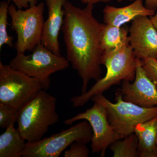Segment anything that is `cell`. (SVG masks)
I'll return each mask as SVG.
<instances>
[{
	"mask_svg": "<svg viewBox=\"0 0 157 157\" xmlns=\"http://www.w3.org/2000/svg\"><path fill=\"white\" fill-rule=\"evenodd\" d=\"M13 2L18 9H28L31 6L36 5L38 0H9Z\"/></svg>",
	"mask_w": 157,
	"mask_h": 157,
	"instance_id": "obj_22",
	"label": "cell"
},
{
	"mask_svg": "<svg viewBox=\"0 0 157 157\" xmlns=\"http://www.w3.org/2000/svg\"><path fill=\"white\" fill-rule=\"evenodd\" d=\"M129 44L137 58L157 59V31L148 16L132 21L129 29Z\"/></svg>",
	"mask_w": 157,
	"mask_h": 157,
	"instance_id": "obj_11",
	"label": "cell"
},
{
	"mask_svg": "<svg viewBox=\"0 0 157 157\" xmlns=\"http://www.w3.org/2000/svg\"><path fill=\"white\" fill-rule=\"evenodd\" d=\"M25 141L14 124L7 127L6 132L0 135V157H21Z\"/></svg>",
	"mask_w": 157,
	"mask_h": 157,
	"instance_id": "obj_15",
	"label": "cell"
},
{
	"mask_svg": "<svg viewBox=\"0 0 157 157\" xmlns=\"http://www.w3.org/2000/svg\"><path fill=\"white\" fill-rule=\"evenodd\" d=\"M42 89L36 78L0 61V103L19 110Z\"/></svg>",
	"mask_w": 157,
	"mask_h": 157,
	"instance_id": "obj_8",
	"label": "cell"
},
{
	"mask_svg": "<svg viewBox=\"0 0 157 157\" xmlns=\"http://www.w3.org/2000/svg\"><path fill=\"white\" fill-rule=\"evenodd\" d=\"M81 2L86 4H91L94 5L100 2L107 3L111 2L112 0H79Z\"/></svg>",
	"mask_w": 157,
	"mask_h": 157,
	"instance_id": "obj_24",
	"label": "cell"
},
{
	"mask_svg": "<svg viewBox=\"0 0 157 157\" xmlns=\"http://www.w3.org/2000/svg\"><path fill=\"white\" fill-rule=\"evenodd\" d=\"M67 1V0H45L48 8V17L44 21L41 43L58 56H61L59 36L63 24V6Z\"/></svg>",
	"mask_w": 157,
	"mask_h": 157,
	"instance_id": "obj_12",
	"label": "cell"
},
{
	"mask_svg": "<svg viewBox=\"0 0 157 157\" xmlns=\"http://www.w3.org/2000/svg\"><path fill=\"white\" fill-rule=\"evenodd\" d=\"M93 136L89 123L84 121L67 130L34 142H26L21 157H59L74 142L86 144Z\"/></svg>",
	"mask_w": 157,
	"mask_h": 157,
	"instance_id": "obj_7",
	"label": "cell"
},
{
	"mask_svg": "<svg viewBox=\"0 0 157 157\" xmlns=\"http://www.w3.org/2000/svg\"><path fill=\"white\" fill-rule=\"evenodd\" d=\"M9 65L39 80L42 89L46 90L50 86L51 75L66 70L69 67V62L63 56L55 54L40 43L29 55L17 52Z\"/></svg>",
	"mask_w": 157,
	"mask_h": 157,
	"instance_id": "obj_5",
	"label": "cell"
},
{
	"mask_svg": "<svg viewBox=\"0 0 157 157\" xmlns=\"http://www.w3.org/2000/svg\"><path fill=\"white\" fill-rule=\"evenodd\" d=\"M94 5L83 9L67 1L63 6L64 18L62 30L67 49V59L82 82L81 94L87 90L92 80L101 78V39L105 24L94 17Z\"/></svg>",
	"mask_w": 157,
	"mask_h": 157,
	"instance_id": "obj_1",
	"label": "cell"
},
{
	"mask_svg": "<svg viewBox=\"0 0 157 157\" xmlns=\"http://www.w3.org/2000/svg\"><path fill=\"white\" fill-rule=\"evenodd\" d=\"M80 120L87 121L91 127L93 136L91 148L93 154H100V156L105 157L108 147L120 139L109 124L106 109L100 103L94 102L91 108L66 120L64 123L70 125Z\"/></svg>",
	"mask_w": 157,
	"mask_h": 157,
	"instance_id": "obj_9",
	"label": "cell"
},
{
	"mask_svg": "<svg viewBox=\"0 0 157 157\" xmlns=\"http://www.w3.org/2000/svg\"><path fill=\"white\" fill-rule=\"evenodd\" d=\"M117 92L124 101L144 108L157 106V89L149 78L139 59L136 69V76L132 83L123 81Z\"/></svg>",
	"mask_w": 157,
	"mask_h": 157,
	"instance_id": "obj_10",
	"label": "cell"
},
{
	"mask_svg": "<svg viewBox=\"0 0 157 157\" xmlns=\"http://www.w3.org/2000/svg\"><path fill=\"white\" fill-rule=\"evenodd\" d=\"M45 4L43 2L31 6L25 10L17 9L11 4L9 6V14L11 18V28L17 34L14 47L17 52L32 51L41 43Z\"/></svg>",
	"mask_w": 157,
	"mask_h": 157,
	"instance_id": "obj_6",
	"label": "cell"
},
{
	"mask_svg": "<svg viewBox=\"0 0 157 157\" xmlns=\"http://www.w3.org/2000/svg\"><path fill=\"white\" fill-rule=\"evenodd\" d=\"M9 1H2L0 3V50L3 45H6L9 47H14V38L9 36L7 32L8 25Z\"/></svg>",
	"mask_w": 157,
	"mask_h": 157,
	"instance_id": "obj_18",
	"label": "cell"
},
{
	"mask_svg": "<svg viewBox=\"0 0 157 157\" xmlns=\"http://www.w3.org/2000/svg\"><path fill=\"white\" fill-rule=\"evenodd\" d=\"M130 45L119 50L103 52L101 65L107 69L106 75L100 78L85 93L70 99L73 107H83L94 96L103 94L111 86L123 81L132 82L136 76L138 61Z\"/></svg>",
	"mask_w": 157,
	"mask_h": 157,
	"instance_id": "obj_2",
	"label": "cell"
},
{
	"mask_svg": "<svg viewBox=\"0 0 157 157\" xmlns=\"http://www.w3.org/2000/svg\"><path fill=\"white\" fill-rule=\"evenodd\" d=\"M89 152V150L86 144L75 142L70 145L69 150L65 152L63 157H87Z\"/></svg>",
	"mask_w": 157,
	"mask_h": 157,
	"instance_id": "obj_21",
	"label": "cell"
},
{
	"mask_svg": "<svg viewBox=\"0 0 157 157\" xmlns=\"http://www.w3.org/2000/svg\"><path fill=\"white\" fill-rule=\"evenodd\" d=\"M118 2H121L123 0H117ZM135 1V0H129ZM145 7L149 9L156 11L157 9V0H145Z\"/></svg>",
	"mask_w": 157,
	"mask_h": 157,
	"instance_id": "obj_23",
	"label": "cell"
},
{
	"mask_svg": "<svg viewBox=\"0 0 157 157\" xmlns=\"http://www.w3.org/2000/svg\"><path fill=\"white\" fill-rule=\"evenodd\" d=\"M151 19L152 22L153 24L154 25L155 27V28L157 31V9L156 11L155 12V14L153 16H151Z\"/></svg>",
	"mask_w": 157,
	"mask_h": 157,
	"instance_id": "obj_25",
	"label": "cell"
},
{
	"mask_svg": "<svg viewBox=\"0 0 157 157\" xmlns=\"http://www.w3.org/2000/svg\"><path fill=\"white\" fill-rule=\"evenodd\" d=\"M134 133L138 140L140 157H157V116L138 124Z\"/></svg>",
	"mask_w": 157,
	"mask_h": 157,
	"instance_id": "obj_14",
	"label": "cell"
},
{
	"mask_svg": "<svg viewBox=\"0 0 157 157\" xmlns=\"http://www.w3.org/2000/svg\"><path fill=\"white\" fill-rule=\"evenodd\" d=\"M103 13L104 23L120 27L139 16L151 17L155 11L144 6L143 0H135L131 5L121 8L106 6Z\"/></svg>",
	"mask_w": 157,
	"mask_h": 157,
	"instance_id": "obj_13",
	"label": "cell"
},
{
	"mask_svg": "<svg viewBox=\"0 0 157 157\" xmlns=\"http://www.w3.org/2000/svg\"><path fill=\"white\" fill-rule=\"evenodd\" d=\"M128 32L125 27H119L105 24L101 39V47L103 52L119 50L130 45Z\"/></svg>",
	"mask_w": 157,
	"mask_h": 157,
	"instance_id": "obj_16",
	"label": "cell"
},
{
	"mask_svg": "<svg viewBox=\"0 0 157 157\" xmlns=\"http://www.w3.org/2000/svg\"><path fill=\"white\" fill-rule=\"evenodd\" d=\"M91 100L105 107L109 124L120 139L134 133V129L138 124L157 116V106L151 108L140 107L124 101L117 91L115 103L110 102L103 94L94 96Z\"/></svg>",
	"mask_w": 157,
	"mask_h": 157,
	"instance_id": "obj_4",
	"label": "cell"
},
{
	"mask_svg": "<svg viewBox=\"0 0 157 157\" xmlns=\"http://www.w3.org/2000/svg\"><path fill=\"white\" fill-rule=\"evenodd\" d=\"M141 64L157 89V59L148 58L141 60Z\"/></svg>",
	"mask_w": 157,
	"mask_h": 157,
	"instance_id": "obj_20",
	"label": "cell"
},
{
	"mask_svg": "<svg viewBox=\"0 0 157 157\" xmlns=\"http://www.w3.org/2000/svg\"><path fill=\"white\" fill-rule=\"evenodd\" d=\"M56 105V98L42 89L19 109L17 129L26 142L41 140L59 121Z\"/></svg>",
	"mask_w": 157,
	"mask_h": 157,
	"instance_id": "obj_3",
	"label": "cell"
},
{
	"mask_svg": "<svg viewBox=\"0 0 157 157\" xmlns=\"http://www.w3.org/2000/svg\"><path fill=\"white\" fill-rule=\"evenodd\" d=\"M138 140L135 133L130 134L123 139H119L109 146L114 157H137Z\"/></svg>",
	"mask_w": 157,
	"mask_h": 157,
	"instance_id": "obj_17",
	"label": "cell"
},
{
	"mask_svg": "<svg viewBox=\"0 0 157 157\" xmlns=\"http://www.w3.org/2000/svg\"><path fill=\"white\" fill-rule=\"evenodd\" d=\"M18 110L0 103V127L5 128L17 122Z\"/></svg>",
	"mask_w": 157,
	"mask_h": 157,
	"instance_id": "obj_19",
	"label": "cell"
}]
</instances>
